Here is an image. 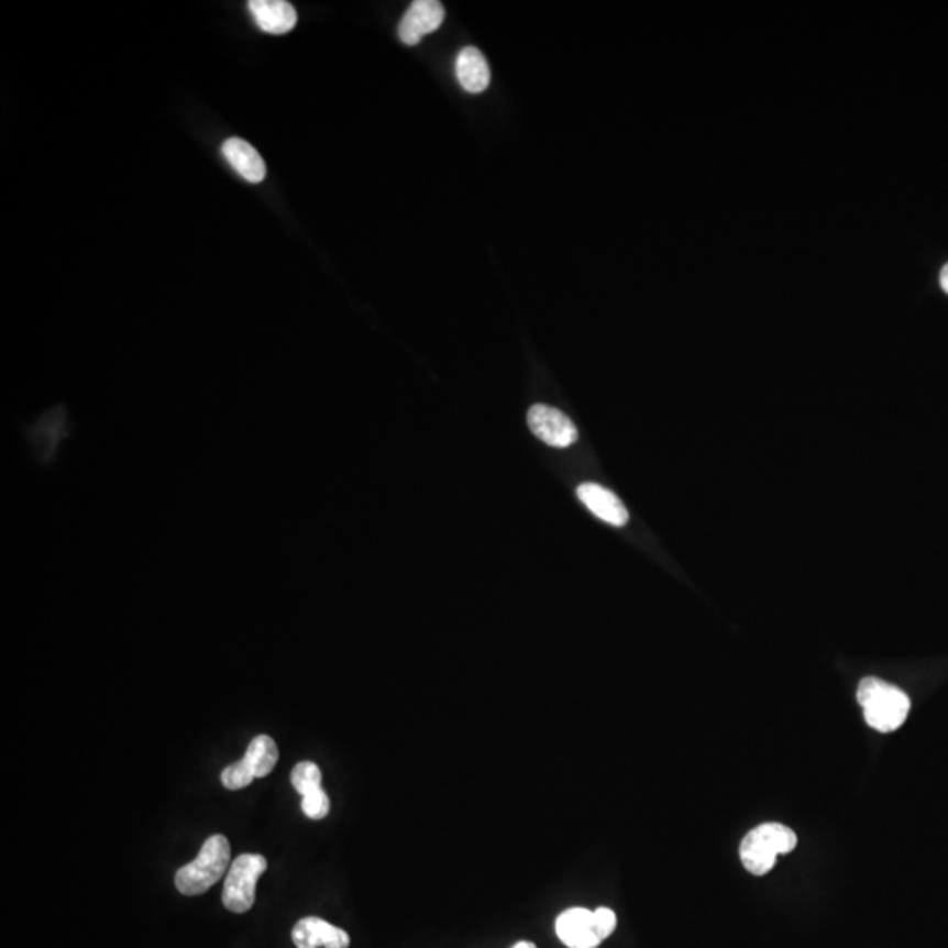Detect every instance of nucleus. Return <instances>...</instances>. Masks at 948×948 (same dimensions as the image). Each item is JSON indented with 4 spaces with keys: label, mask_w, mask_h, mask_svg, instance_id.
Returning a JSON list of instances; mask_svg holds the SVG:
<instances>
[{
    "label": "nucleus",
    "mask_w": 948,
    "mask_h": 948,
    "mask_svg": "<svg viewBox=\"0 0 948 948\" xmlns=\"http://www.w3.org/2000/svg\"><path fill=\"white\" fill-rule=\"evenodd\" d=\"M857 701L864 712L866 724L879 732L897 731L912 708L906 692L874 676L859 683Z\"/></svg>",
    "instance_id": "obj_1"
},
{
    "label": "nucleus",
    "mask_w": 948,
    "mask_h": 948,
    "mask_svg": "<svg viewBox=\"0 0 948 948\" xmlns=\"http://www.w3.org/2000/svg\"><path fill=\"white\" fill-rule=\"evenodd\" d=\"M231 868V845L223 835L209 836L200 847L199 856L190 864L179 868L175 877L176 889L185 896H199L213 888Z\"/></svg>",
    "instance_id": "obj_2"
},
{
    "label": "nucleus",
    "mask_w": 948,
    "mask_h": 948,
    "mask_svg": "<svg viewBox=\"0 0 948 948\" xmlns=\"http://www.w3.org/2000/svg\"><path fill=\"white\" fill-rule=\"evenodd\" d=\"M797 836L791 827L779 823H765L753 827L740 845V857L745 868L756 877L770 873L776 857L796 849Z\"/></svg>",
    "instance_id": "obj_3"
},
{
    "label": "nucleus",
    "mask_w": 948,
    "mask_h": 948,
    "mask_svg": "<svg viewBox=\"0 0 948 948\" xmlns=\"http://www.w3.org/2000/svg\"><path fill=\"white\" fill-rule=\"evenodd\" d=\"M267 870V859L261 853H243L235 857L227 871L222 901L232 914H246L255 903L257 882Z\"/></svg>",
    "instance_id": "obj_4"
},
{
    "label": "nucleus",
    "mask_w": 948,
    "mask_h": 948,
    "mask_svg": "<svg viewBox=\"0 0 948 948\" xmlns=\"http://www.w3.org/2000/svg\"><path fill=\"white\" fill-rule=\"evenodd\" d=\"M527 423L536 438L555 449H567L578 440V429L571 422V418L552 406H532L527 414Z\"/></svg>",
    "instance_id": "obj_5"
},
{
    "label": "nucleus",
    "mask_w": 948,
    "mask_h": 948,
    "mask_svg": "<svg viewBox=\"0 0 948 948\" xmlns=\"http://www.w3.org/2000/svg\"><path fill=\"white\" fill-rule=\"evenodd\" d=\"M555 933L567 948H597L603 944L594 921V910L582 906L564 910L555 921Z\"/></svg>",
    "instance_id": "obj_6"
},
{
    "label": "nucleus",
    "mask_w": 948,
    "mask_h": 948,
    "mask_svg": "<svg viewBox=\"0 0 948 948\" xmlns=\"http://www.w3.org/2000/svg\"><path fill=\"white\" fill-rule=\"evenodd\" d=\"M444 22V8L438 0H417L409 5L397 26V35L408 46L422 41L423 35L438 31Z\"/></svg>",
    "instance_id": "obj_7"
},
{
    "label": "nucleus",
    "mask_w": 948,
    "mask_h": 948,
    "mask_svg": "<svg viewBox=\"0 0 948 948\" xmlns=\"http://www.w3.org/2000/svg\"><path fill=\"white\" fill-rule=\"evenodd\" d=\"M291 941L297 948H349L350 935L323 918L305 917L291 929Z\"/></svg>",
    "instance_id": "obj_8"
},
{
    "label": "nucleus",
    "mask_w": 948,
    "mask_h": 948,
    "mask_svg": "<svg viewBox=\"0 0 948 948\" xmlns=\"http://www.w3.org/2000/svg\"><path fill=\"white\" fill-rule=\"evenodd\" d=\"M578 499L583 505L591 509L592 514L596 515L603 522L609 526L622 527L629 522V514L622 500L615 496L614 492L608 488L600 487L597 483H583L580 485Z\"/></svg>",
    "instance_id": "obj_9"
},
{
    "label": "nucleus",
    "mask_w": 948,
    "mask_h": 948,
    "mask_svg": "<svg viewBox=\"0 0 948 948\" xmlns=\"http://www.w3.org/2000/svg\"><path fill=\"white\" fill-rule=\"evenodd\" d=\"M249 9L258 29L266 34H287L296 26V9L285 0H250Z\"/></svg>",
    "instance_id": "obj_10"
},
{
    "label": "nucleus",
    "mask_w": 948,
    "mask_h": 948,
    "mask_svg": "<svg viewBox=\"0 0 948 948\" xmlns=\"http://www.w3.org/2000/svg\"><path fill=\"white\" fill-rule=\"evenodd\" d=\"M222 155L232 169L250 184H261L266 178V164L261 153L240 137H231L222 144Z\"/></svg>",
    "instance_id": "obj_11"
},
{
    "label": "nucleus",
    "mask_w": 948,
    "mask_h": 948,
    "mask_svg": "<svg viewBox=\"0 0 948 948\" xmlns=\"http://www.w3.org/2000/svg\"><path fill=\"white\" fill-rule=\"evenodd\" d=\"M455 75L459 84L470 93H482L490 85V67L487 58L474 46L461 49L455 60Z\"/></svg>",
    "instance_id": "obj_12"
},
{
    "label": "nucleus",
    "mask_w": 948,
    "mask_h": 948,
    "mask_svg": "<svg viewBox=\"0 0 948 948\" xmlns=\"http://www.w3.org/2000/svg\"><path fill=\"white\" fill-rule=\"evenodd\" d=\"M279 753L275 740L267 735L253 738L249 745L243 761L249 765L255 779H264L271 771L275 770L278 762Z\"/></svg>",
    "instance_id": "obj_13"
},
{
    "label": "nucleus",
    "mask_w": 948,
    "mask_h": 948,
    "mask_svg": "<svg viewBox=\"0 0 948 948\" xmlns=\"http://www.w3.org/2000/svg\"><path fill=\"white\" fill-rule=\"evenodd\" d=\"M290 780L300 796H305L308 792L322 787V771L315 762L302 761L294 765Z\"/></svg>",
    "instance_id": "obj_14"
},
{
    "label": "nucleus",
    "mask_w": 948,
    "mask_h": 948,
    "mask_svg": "<svg viewBox=\"0 0 948 948\" xmlns=\"http://www.w3.org/2000/svg\"><path fill=\"white\" fill-rule=\"evenodd\" d=\"M300 808H302V814L311 820H322L331 812V800H329V794L320 787L302 796Z\"/></svg>",
    "instance_id": "obj_15"
},
{
    "label": "nucleus",
    "mask_w": 948,
    "mask_h": 948,
    "mask_svg": "<svg viewBox=\"0 0 948 948\" xmlns=\"http://www.w3.org/2000/svg\"><path fill=\"white\" fill-rule=\"evenodd\" d=\"M253 780H255V776H253L252 771H250L249 765H246L243 759L234 762V764L227 765L225 770L222 771L223 787L229 789V791H241V789L249 787Z\"/></svg>",
    "instance_id": "obj_16"
},
{
    "label": "nucleus",
    "mask_w": 948,
    "mask_h": 948,
    "mask_svg": "<svg viewBox=\"0 0 948 948\" xmlns=\"http://www.w3.org/2000/svg\"><path fill=\"white\" fill-rule=\"evenodd\" d=\"M594 921H596L597 933H599L603 941L614 935L615 929H617V914L608 906H599V908L594 910Z\"/></svg>",
    "instance_id": "obj_17"
},
{
    "label": "nucleus",
    "mask_w": 948,
    "mask_h": 948,
    "mask_svg": "<svg viewBox=\"0 0 948 948\" xmlns=\"http://www.w3.org/2000/svg\"><path fill=\"white\" fill-rule=\"evenodd\" d=\"M940 284L941 288H944V290L948 294V264L944 267V269H941Z\"/></svg>",
    "instance_id": "obj_18"
},
{
    "label": "nucleus",
    "mask_w": 948,
    "mask_h": 948,
    "mask_svg": "<svg viewBox=\"0 0 948 948\" xmlns=\"http://www.w3.org/2000/svg\"><path fill=\"white\" fill-rule=\"evenodd\" d=\"M511 948H538V945L532 944V941L523 940L518 941V944H515Z\"/></svg>",
    "instance_id": "obj_19"
}]
</instances>
